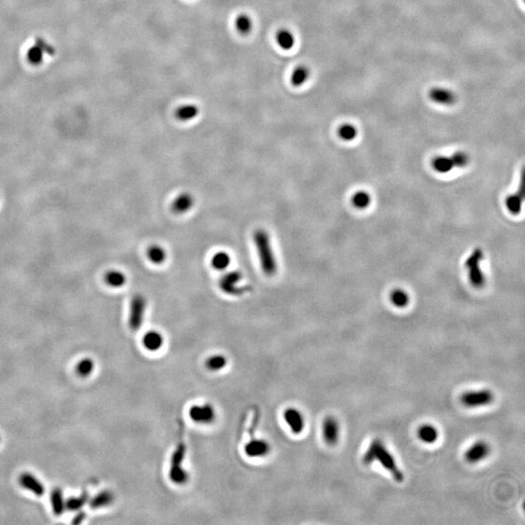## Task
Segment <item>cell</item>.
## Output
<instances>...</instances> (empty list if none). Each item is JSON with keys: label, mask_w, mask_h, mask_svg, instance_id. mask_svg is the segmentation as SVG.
Wrapping results in <instances>:
<instances>
[{"label": "cell", "mask_w": 525, "mask_h": 525, "mask_svg": "<svg viewBox=\"0 0 525 525\" xmlns=\"http://www.w3.org/2000/svg\"><path fill=\"white\" fill-rule=\"evenodd\" d=\"M253 240L262 273L269 277L276 276L278 262L270 234L264 229H258L254 232Z\"/></svg>", "instance_id": "cell-1"}, {"label": "cell", "mask_w": 525, "mask_h": 525, "mask_svg": "<svg viewBox=\"0 0 525 525\" xmlns=\"http://www.w3.org/2000/svg\"><path fill=\"white\" fill-rule=\"evenodd\" d=\"M374 461L381 462L382 467L393 476L396 482L402 483L404 481V474L399 469L393 455L384 446L381 439H375L363 456V463L365 465H370Z\"/></svg>", "instance_id": "cell-2"}, {"label": "cell", "mask_w": 525, "mask_h": 525, "mask_svg": "<svg viewBox=\"0 0 525 525\" xmlns=\"http://www.w3.org/2000/svg\"><path fill=\"white\" fill-rule=\"evenodd\" d=\"M186 446L184 442L180 443L175 449L171 457L170 479L171 482L177 486L185 485L189 481V474L184 469L183 461L185 458Z\"/></svg>", "instance_id": "cell-3"}, {"label": "cell", "mask_w": 525, "mask_h": 525, "mask_svg": "<svg viewBox=\"0 0 525 525\" xmlns=\"http://www.w3.org/2000/svg\"><path fill=\"white\" fill-rule=\"evenodd\" d=\"M484 259V253L481 248L474 250L465 262L468 270L470 282L474 287L482 288L486 283V277L481 270V262Z\"/></svg>", "instance_id": "cell-4"}, {"label": "cell", "mask_w": 525, "mask_h": 525, "mask_svg": "<svg viewBox=\"0 0 525 525\" xmlns=\"http://www.w3.org/2000/svg\"><path fill=\"white\" fill-rule=\"evenodd\" d=\"M147 308V300L144 296L137 294L135 295L131 302L130 307V316H129V326L131 331H138L143 324L145 312Z\"/></svg>", "instance_id": "cell-5"}, {"label": "cell", "mask_w": 525, "mask_h": 525, "mask_svg": "<svg viewBox=\"0 0 525 525\" xmlns=\"http://www.w3.org/2000/svg\"><path fill=\"white\" fill-rule=\"evenodd\" d=\"M243 276L238 271L226 273L219 280V287L224 293L231 296H240L246 292V287L242 286Z\"/></svg>", "instance_id": "cell-6"}, {"label": "cell", "mask_w": 525, "mask_h": 525, "mask_svg": "<svg viewBox=\"0 0 525 525\" xmlns=\"http://www.w3.org/2000/svg\"><path fill=\"white\" fill-rule=\"evenodd\" d=\"M493 400H494V395L488 389L469 391V392L463 394L460 398L461 403L467 407H480L488 406L493 402Z\"/></svg>", "instance_id": "cell-7"}, {"label": "cell", "mask_w": 525, "mask_h": 525, "mask_svg": "<svg viewBox=\"0 0 525 525\" xmlns=\"http://www.w3.org/2000/svg\"><path fill=\"white\" fill-rule=\"evenodd\" d=\"M188 413L190 419L200 425H209L216 419V410L208 403L193 405L190 407Z\"/></svg>", "instance_id": "cell-8"}, {"label": "cell", "mask_w": 525, "mask_h": 525, "mask_svg": "<svg viewBox=\"0 0 525 525\" xmlns=\"http://www.w3.org/2000/svg\"><path fill=\"white\" fill-rule=\"evenodd\" d=\"M283 418L288 425L291 432L295 435L302 433L305 426V420L301 410L296 407H288L283 412Z\"/></svg>", "instance_id": "cell-9"}, {"label": "cell", "mask_w": 525, "mask_h": 525, "mask_svg": "<svg viewBox=\"0 0 525 525\" xmlns=\"http://www.w3.org/2000/svg\"><path fill=\"white\" fill-rule=\"evenodd\" d=\"M322 433L326 444L334 446L338 443L340 438V423L333 416H328L323 421Z\"/></svg>", "instance_id": "cell-10"}, {"label": "cell", "mask_w": 525, "mask_h": 525, "mask_svg": "<svg viewBox=\"0 0 525 525\" xmlns=\"http://www.w3.org/2000/svg\"><path fill=\"white\" fill-rule=\"evenodd\" d=\"M271 451L270 444L262 439H252L244 446V452L250 458H262Z\"/></svg>", "instance_id": "cell-11"}, {"label": "cell", "mask_w": 525, "mask_h": 525, "mask_svg": "<svg viewBox=\"0 0 525 525\" xmlns=\"http://www.w3.org/2000/svg\"><path fill=\"white\" fill-rule=\"evenodd\" d=\"M489 452L490 446H488V444L486 442L480 441L469 447V449L465 453V459L469 463L475 464L486 458Z\"/></svg>", "instance_id": "cell-12"}, {"label": "cell", "mask_w": 525, "mask_h": 525, "mask_svg": "<svg viewBox=\"0 0 525 525\" xmlns=\"http://www.w3.org/2000/svg\"><path fill=\"white\" fill-rule=\"evenodd\" d=\"M20 484L25 489L36 496H42L45 493V486L39 480L30 472H23L20 476Z\"/></svg>", "instance_id": "cell-13"}, {"label": "cell", "mask_w": 525, "mask_h": 525, "mask_svg": "<svg viewBox=\"0 0 525 525\" xmlns=\"http://www.w3.org/2000/svg\"><path fill=\"white\" fill-rule=\"evenodd\" d=\"M195 198L190 193L184 192L175 197L171 203V209L177 215H182L193 208Z\"/></svg>", "instance_id": "cell-14"}, {"label": "cell", "mask_w": 525, "mask_h": 525, "mask_svg": "<svg viewBox=\"0 0 525 525\" xmlns=\"http://www.w3.org/2000/svg\"><path fill=\"white\" fill-rule=\"evenodd\" d=\"M165 343V338L161 332L156 330H151L147 332L143 336L142 344L146 350L150 352L159 351Z\"/></svg>", "instance_id": "cell-15"}, {"label": "cell", "mask_w": 525, "mask_h": 525, "mask_svg": "<svg viewBox=\"0 0 525 525\" xmlns=\"http://www.w3.org/2000/svg\"><path fill=\"white\" fill-rule=\"evenodd\" d=\"M429 97L434 102L444 105L453 104L456 99L455 94L445 88H433L429 92Z\"/></svg>", "instance_id": "cell-16"}, {"label": "cell", "mask_w": 525, "mask_h": 525, "mask_svg": "<svg viewBox=\"0 0 525 525\" xmlns=\"http://www.w3.org/2000/svg\"><path fill=\"white\" fill-rule=\"evenodd\" d=\"M115 500L114 493L110 490H102L98 492L96 495H94L92 498L89 500V504L92 509L97 510L104 507H108L111 504H113Z\"/></svg>", "instance_id": "cell-17"}, {"label": "cell", "mask_w": 525, "mask_h": 525, "mask_svg": "<svg viewBox=\"0 0 525 525\" xmlns=\"http://www.w3.org/2000/svg\"><path fill=\"white\" fill-rule=\"evenodd\" d=\"M51 505L52 512L56 515H62L66 510V500L64 497V492L62 488L56 487L52 489L51 493Z\"/></svg>", "instance_id": "cell-18"}, {"label": "cell", "mask_w": 525, "mask_h": 525, "mask_svg": "<svg viewBox=\"0 0 525 525\" xmlns=\"http://www.w3.org/2000/svg\"><path fill=\"white\" fill-rule=\"evenodd\" d=\"M232 262L231 256L226 251H218L211 257L210 264L213 270L218 272H224L226 271Z\"/></svg>", "instance_id": "cell-19"}, {"label": "cell", "mask_w": 525, "mask_h": 525, "mask_svg": "<svg viewBox=\"0 0 525 525\" xmlns=\"http://www.w3.org/2000/svg\"><path fill=\"white\" fill-rule=\"evenodd\" d=\"M523 197H524V193H523V182H522L520 186V190L517 191V193H515L514 195L507 197V199H506L507 208L513 215L518 214L521 209V203L523 201Z\"/></svg>", "instance_id": "cell-20"}, {"label": "cell", "mask_w": 525, "mask_h": 525, "mask_svg": "<svg viewBox=\"0 0 525 525\" xmlns=\"http://www.w3.org/2000/svg\"><path fill=\"white\" fill-rule=\"evenodd\" d=\"M90 500V495L87 492L81 493L79 496H73L66 501V510L70 512L81 511Z\"/></svg>", "instance_id": "cell-21"}, {"label": "cell", "mask_w": 525, "mask_h": 525, "mask_svg": "<svg viewBox=\"0 0 525 525\" xmlns=\"http://www.w3.org/2000/svg\"><path fill=\"white\" fill-rule=\"evenodd\" d=\"M147 257L154 265H163L168 258V253L163 246L154 244L147 250Z\"/></svg>", "instance_id": "cell-22"}, {"label": "cell", "mask_w": 525, "mask_h": 525, "mask_svg": "<svg viewBox=\"0 0 525 525\" xmlns=\"http://www.w3.org/2000/svg\"><path fill=\"white\" fill-rule=\"evenodd\" d=\"M198 115V108L195 104H184L177 108L175 116L181 122H189Z\"/></svg>", "instance_id": "cell-23"}, {"label": "cell", "mask_w": 525, "mask_h": 525, "mask_svg": "<svg viewBox=\"0 0 525 525\" xmlns=\"http://www.w3.org/2000/svg\"><path fill=\"white\" fill-rule=\"evenodd\" d=\"M418 437L425 444H434L438 441L439 432L433 425L426 424L422 425L418 429Z\"/></svg>", "instance_id": "cell-24"}, {"label": "cell", "mask_w": 525, "mask_h": 525, "mask_svg": "<svg viewBox=\"0 0 525 525\" xmlns=\"http://www.w3.org/2000/svg\"><path fill=\"white\" fill-rule=\"evenodd\" d=\"M228 365V359L222 354L212 355L205 361V367L210 372H220Z\"/></svg>", "instance_id": "cell-25"}, {"label": "cell", "mask_w": 525, "mask_h": 525, "mask_svg": "<svg viewBox=\"0 0 525 525\" xmlns=\"http://www.w3.org/2000/svg\"><path fill=\"white\" fill-rule=\"evenodd\" d=\"M276 42L281 49L288 51L295 45V37L287 29H281L276 34Z\"/></svg>", "instance_id": "cell-26"}, {"label": "cell", "mask_w": 525, "mask_h": 525, "mask_svg": "<svg viewBox=\"0 0 525 525\" xmlns=\"http://www.w3.org/2000/svg\"><path fill=\"white\" fill-rule=\"evenodd\" d=\"M105 281L106 283L113 287V288H120L123 287L127 282L126 275L119 271H110L105 276Z\"/></svg>", "instance_id": "cell-27"}, {"label": "cell", "mask_w": 525, "mask_h": 525, "mask_svg": "<svg viewBox=\"0 0 525 525\" xmlns=\"http://www.w3.org/2000/svg\"><path fill=\"white\" fill-rule=\"evenodd\" d=\"M309 69L306 66H301L297 67L291 76V83L295 87L302 86L309 78Z\"/></svg>", "instance_id": "cell-28"}, {"label": "cell", "mask_w": 525, "mask_h": 525, "mask_svg": "<svg viewBox=\"0 0 525 525\" xmlns=\"http://www.w3.org/2000/svg\"><path fill=\"white\" fill-rule=\"evenodd\" d=\"M433 169L439 173H447L452 171L454 168L453 162L451 157H445V156H439L434 159L432 163Z\"/></svg>", "instance_id": "cell-29"}, {"label": "cell", "mask_w": 525, "mask_h": 525, "mask_svg": "<svg viewBox=\"0 0 525 525\" xmlns=\"http://www.w3.org/2000/svg\"><path fill=\"white\" fill-rule=\"evenodd\" d=\"M94 370V362L91 358H83L76 365V373L81 378L91 376Z\"/></svg>", "instance_id": "cell-30"}, {"label": "cell", "mask_w": 525, "mask_h": 525, "mask_svg": "<svg viewBox=\"0 0 525 525\" xmlns=\"http://www.w3.org/2000/svg\"><path fill=\"white\" fill-rule=\"evenodd\" d=\"M390 301L397 307H405L409 302V297L406 291L402 289H395L390 294Z\"/></svg>", "instance_id": "cell-31"}, {"label": "cell", "mask_w": 525, "mask_h": 525, "mask_svg": "<svg viewBox=\"0 0 525 525\" xmlns=\"http://www.w3.org/2000/svg\"><path fill=\"white\" fill-rule=\"evenodd\" d=\"M44 54L42 49L36 44H34L32 47H30L26 54V59L28 63L32 66H39L42 64L44 60Z\"/></svg>", "instance_id": "cell-32"}, {"label": "cell", "mask_w": 525, "mask_h": 525, "mask_svg": "<svg viewBox=\"0 0 525 525\" xmlns=\"http://www.w3.org/2000/svg\"><path fill=\"white\" fill-rule=\"evenodd\" d=\"M252 21L247 15H239L236 20V30L241 34H248L252 30Z\"/></svg>", "instance_id": "cell-33"}, {"label": "cell", "mask_w": 525, "mask_h": 525, "mask_svg": "<svg viewBox=\"0 0 525 525\" xmlns=\"http://www.w3.org/2000/svg\"><path fill=\"white\" fill-rule=\"evenodd\" d=\"M338 134L342 140L351 141L357 136V129L351 124H343L339 128Z\"/></svg>", "instance_id": "cell-34"}, {"label": "cell", "mask_w": 525, "mask_h": 525, "mask_svg": "<svg viewBox=\"0 0 525 525\" xmlns=\"http://www.w3.org/2000/svg\"><path fill=\"white\" fill-rule=\"evenodd\" d=\"M371 203V196L367 192H357L352 197V204L358 209H365Z\"/></svg>", "instance_id": "cell-35"}, {"label": "cell", "mask_w": 525, "mask_h": 525, "mask_svg": "<svg viewBox=\"0 0 525 525\" xmlns=\"http://www.w3.org/2000/svg\"><path fill=\"white\" fill-rule=\"evenodd\" d=\"M451 159L455 168H464L469 163V158L464 152H456Z\"/></svg>", "instance_id": "cell-36"}, {"label": "cell", "mask_w": 525, "mask_h": 525, "mask_svg": "<svg viewBox=\"0 0 525 525\" xmlns=\"http://www.w3.org/2000/svg\"><path fill=\"white\" fill-rule=\"evenodd\" d=\"M35 44H36L37 46H39L40 48L42 49L43 52H45V54H47V55H49V56H54L55 52H55V49H54V47H52V45L49 44L46 40L43 39V38H40V37H38V38L36 39V41H35Z\"/></svg>", "instance_id": "cell-37"}, {"label": "cell", "mask_w": 525, "mask_h": 525, "mask_svg": "<svg viewBox=\"0 0 525 525\" xmlns=\"http://www.w3.org/2000/svg\"><path fill=\"white\" fill-rule=\"evenodd\" d=\"M85 518H86V513L81 511V512H78V513L75 515V517H74L73 520H72V523H73V524H80V523H82V522L85 520Z\"/></svg>", "instance_id": "cell-38"}, {"label": "cell", "mask_w": 525, "mask_h": 525, "mask_svg": "<svg viewBox=\"0 0 525 525\" xmlns=\"http://www.w3.org/2000/svg\"><path fill=\"white\" fill-rule=\"evenodd\" d=\"M0 440H1V439H0Z\"/></svg>", "instance_id": "cell-39"}]
</instances>
